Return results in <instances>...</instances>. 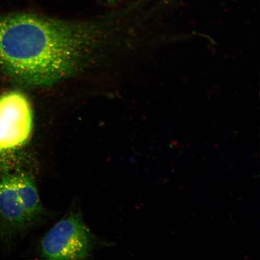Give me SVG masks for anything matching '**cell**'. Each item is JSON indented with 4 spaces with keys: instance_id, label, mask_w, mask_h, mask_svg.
<instances>
[{
    "instance_id": "6da1fadb",
    "label": "cell",
    "mask_w": 260,
    "mask_h": 260,
    "mask_svg": "<svg viewBox=\"0 0 260 260\" xmlns=\"http://www.w3.org/2000/svg\"><path fill=\"white\" fill-rule=\"evenodd\" d=\"M93 24L19 12L0 18V67L27 85H51L76 73L96 48Z\"/></svg>"
},
{
    "instance_id": "7a4b0ae2",
    "label": "cell",
    "mask_w": 260,
    "mask_h": 260,
    "mask_svg": "<svg viewBox=\"0 0 260 260\" xmlns=\"http://www.w3.org/2000/svg\"><path fill=\"white\" fill-rule=\"evenodd\" d=\"M32 126L31 106L23 93L12 91L0 96V169L28 142Z\"/></svg>"
},
{
    "instance_id": "3957f363",
    "label": "cell",
    "mask_w": 260,
    "mask_h": 260,
    "mask_svg": "<svg viewBox=\"0 0 260 260\" xmlns=\"http://www.w3.org/2000/svg\"><path fill=\"white\" fill-rule=\"evenodd\" d=\"M93 248V237L82 217L72 213L48 231L41 243V255L48 259H86Z\"/></svg>"
},
{
    "instance_id": "277c9868",
    "label": "cell",
    "mask_w": 260,
    "mask_h": 260,
    "mask_svg": "<svg viewBox=\"0 0 260 260\" xmlns=\"http://www.w3.org/2000/svg\"><path fill=\"white\" fill-rule=\"evenodd\" d=\"M0 216L15 226H23L32 222L27 195L16 174L0 178Z\"/></svg>"
}]
</instances>
